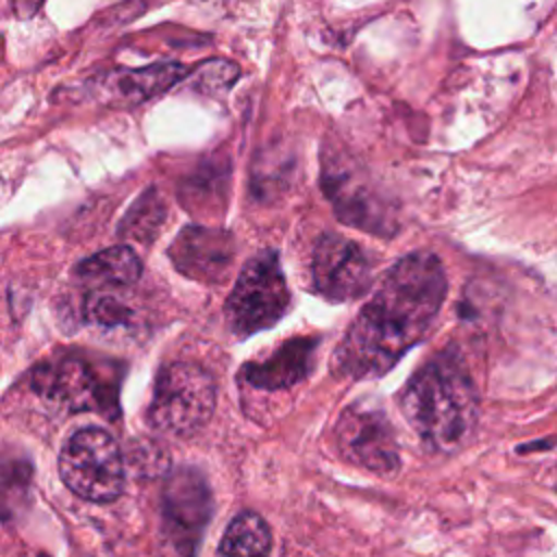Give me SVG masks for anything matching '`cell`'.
<instances>
[{
	"mask_svg": "<svg viewBox=\"0 0 557 557\" xmlns=\"http://www.w3.org/2000/svg\"><path fill=\"white\" fill-rule=\"evenodd\" d=\"M444 298L446 274L435 255L411 252L396 261L339 342L335 374L372 379L392 370L424 339Z\"/></svg>",
	"mask_w": 557,
	"mask_h": 557,
	"instance_id": "cell-1",
	"label": "cell"
},
{
	"mask_svg": "<svg viewBox=\"0 0 557 557\" xmlns=\"http://www.w3.org/2000/svg\"><path fill=\"white\" fill-rule=\"evenodd\" d=\"M163 537L174 557H191L211 511V494L194 470L176 472L163 490Z\"/></svg>",
	"mask_w": 557,
	"mask_h": 557,
	"instance_id": "cell-9",
	"label": "cell"
},
{
	"mask_svg": "<svg viewBox=\"0 0 557 557\" xmlns=\"http://www.w3.org/2000/svg\"><path fill=\"white\" fill-rule=\"evenodd\" d=\"M35 394L52 409L117 413V376L78 355H63L33 370Z\"/></svg>",
	"mask_w": 557,
	"mask_h": 557,
	"instance_id": "cell-5",
	"label": "cell"
},
{
	"mask_svg": "<svg viewBox=\"0 0 557 557\" xmlns=\"http://www.w3.org/2000/svg\"><path fill=\"white\" fill-rule=\"evenodd\" d=\"M213 407V376L198 363L174 361L157 374L146 418L159 433L187 437L209 422Z\"/></svg>",
	"mask_w": 557,
	"mask_h": 557,
	"instance_id": "cell-3",
	"label": "cell"
},
{
	"mask_svg": "<svg viewBox=\"0 0 557 557\" xmlns=\"http://www.w3.org/2000/svg\"><path fill=\"white\" fill-rule=\"evenodd\" d=\"M315 337H292L261 361L242 368L244 379L259 389H283L300 383L313 368Z\"/></svg>",
	"mask_w": 557,
	"mask_h": 557,
	"instance_id": "cell-12",
	"label": "cell"
},
{
	"mask_svg": "<svg viewBox=\"0 0 557 557\" xmlns=\"http://www.w3.org/2000/svg\"><path fill=\"white\" fill-rule=\"evenodd\" d=\"M59 476L83 500H115L124 492L126 481L120 444L100 426L78 429L59 453Z\"/></svg>",
	"mask_w": 557,
	"mask_h": 557,
	"instance_id": "cell-4",
	"label": "cell"
},
{
	"mask_svg": "<svg viewBox=\"0 0 557 557\" xmlns=\"http://www.w3.org/2000/svg\"><path fill=\"white\" fill-rule=\"evenodd\" d=\"M272 533L255 511H239L226 527L215 557H268Z\"/></svg>",
	"mask_w": 557,
	"mask_h": 557,
	"instance_id": "cell-15",
	"label": "cell"
},
{
	"mask_svg": "<svg viewBox=\"0 0 557 557\" xmlns=\"http://www.w3.org/2000/svg\"><path fill=\"white\" fill-rule=\"evenodd\" d=\"M322 181L324 191L333 200V207L342 222L376 233L379 237L396 228L383 198L376 196L366 183L357 181L346 168L337 172L335 168L324 165Z\"/></svg>",
	"mask_w": 557,
	"mask_h": 557,
	"instance_id": "cell-11",
	"label": "cell"
},
{
	"mask_svg": "<svg viewBox=\"0 0 557 557\" xmlns=\"http://www.w3.org/2000/svg\"><path fill=\"white\" fill-rule=\"evenodd\" d=\"M165 222V202L157 189H146L122 218L117 233L131 242H150Z\"/></svg>",
	"mask_w": 557,
	"mask_h": 557,
	"instance_id": "cell-16",
	"label": "cell"
},
{
	"mask_svg": "<svg viewBox=\"0 0 557 557\" xmlns=\"http://www.w3.org/2000/svg\"><path fill=\"white\" fill-rule=\"evenodd\" d=\"M289 307V289L274 250L257 252L242 268L224 307L228 329L237 337L276 324Z\"/></svg>",
	"mask_w": 557,
	"mask_h": 557,
	"instance_id": "cell-6",
	"label": "cell"
},
{
	"mask_svg": "<svg viewBox=\"0 0 557 557\" xmlns=\"http://www.w3.org/2000/svg\"><path fill=\"white\" fill-rule=\"evenodd\" d=\"M133 311L115 296L104 294L96 289L85 300V318L89 324L102 326V329H115L131 322Z\"/></svg>",
	"mask_w": 557,
	"mask_h": 557,
	"instance_id": "cell-17",
	"label": "cell"
},
{
	"mask_svg": "<svg viewBox=\"0 0 557 557\" xmlns=\"http://www.w3.org/2000/svg\"><path fill=\"white\" fill-rule=\"evenodd\" d=\"M239 70L235 63L224 59H213L196 72V87L202 91H222L231 87V83L237 78Z\"/></svg>",
	"mask_w": 557,
	"mask_h": 557,
	"instance_id": "cell-18",
	"label": "cell"
},
{
	"mask_svg": "<svg viewBox=\"0 0 557 557\" xmlns=\"http://www.w3.org/2000/svg\"><path fill=\"white\" fill-rule=\"evenodd\" d=\"M9 2H11L13 13H15L17 17H22V20L33 17V15L39 11V7L44 4V0H9Z\"/></svg>",
	"mask_w": 557,
	"mask_h": 557,
	"instance_id": "cell-19",
	"label": "cell"
},
{
	"mask_svg": "<svg viewBox=\"0 0 557 557\" xmlns=\"http://www.w3.org/2000/svg\"><path fill=\"white\" fill-rule=\"evenodd\" d=\"M335 444L346 461L370 472L389 474L400 466L394 429L387 416L374 407L346 409L335 426Z\"/></svg>",
	"mask_w": 557,
	"mask_h": 557,
	"instance_id": "cell-7",
	"label": "cell"
},
{
	"mask_svg": "<svg viewBox=\"0 0 557 557\" xmlns=\"http://www.w3.org/2000/svg\"><path fill=\"white\" fill-rule=\"evenodd\" d=\"M398 405L411 431L433 453H453L463 446L479 416L474 383L453 352L426 361L407 381Z\"/></svg>",
	"mask_w": 557,
	"mask_h": 557,
	"instance_id": "cell-2",
	"label": "cell"
},
{
	"mask_svg": "<svg viewBox=\"0 0 557 557\" xmlns=\"http://www.w3.org/2000/svg\"><path fill=\"white\" fill-rule=\"evenodd\" d=\"M313 289L333 302H346L363 296L372 283V261L352 239L337 233H324L311 261Z\"/></svg>",
	"mask_w": 557,
	"mask_h": 557,
	"instance_id": "cell-8",
	"label": "cell"
},
{
	"mask_svg": "<svg viewBox=\"0 0 557 557\" xmlns=\"http://www.w3.org/2000/svg\"><path fill=\"white\" fill-rule=\"evenodd\" d=\"M187 74L183 63H154L141 70H117L102 81V94L117 104H137L170 89Z\"/></svg>",
	"mask_w": 557,
	"mask_h": 557,
	"instance_id": "cell-13",
	"label": "cell"
},
{
	"mask_svg": "<svg viewBox=\"0 0 557 557\" xmlns=\"http://www.w3.org/2000/svg\"><path fill=\"white\" fill-rule=\"evenodd\" d=\"M76 276L100 287H126L141 276V261L128 246H111L76 265Z\"/></svg>",
	"mask_w": 557,
	"mask_h": 557,
	"instance_id": "cell-14",
	"label": "cell"
},
{
	"mask_svg": "<svg viewBox=\"0 0 557 557\" xmlns=\"http://www.w3.org/2000/svg\"><path fill=\"white\" fill-rule=\"evenodd\" d=\"M231 233L211 226H185L170 246V259L178 272L200 283H220L233 261Z\"/></svg>",
	"mask_w": 557,
	"mask_h": 557,
	"instance_id": "cell-10",
	"label": "cell"
}]
</instances>
